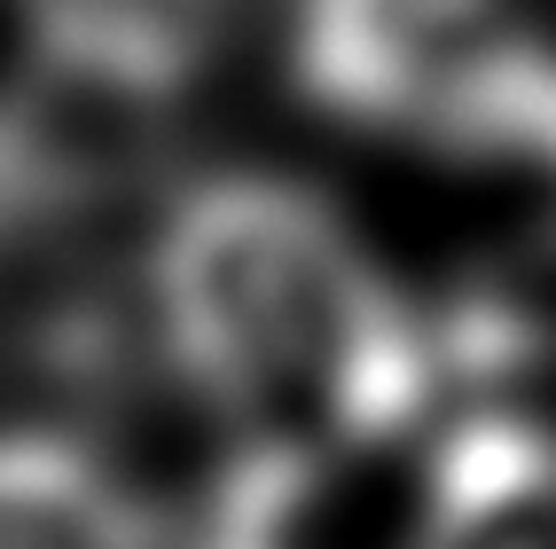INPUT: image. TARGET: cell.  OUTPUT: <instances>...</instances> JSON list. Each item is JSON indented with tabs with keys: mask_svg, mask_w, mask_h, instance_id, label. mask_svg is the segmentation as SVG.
Wrapping results in <instances>:
<instances>
[{
	"mask_svg": "<svg viewBox=\"0 0 556 549\" xmlns=\"http://www.w3.org/2000/svg\"><path fill=\"white\" fill-rule=\"evenodd\" d=\"M150 307L180 385L258 456H377L431 400L424 322L384 251L299 180H197L157 228Z\"/></svg>",
	"mask_w": 556,
	"mask_h": 549,
	"instance_id": "obj_1",
	"label": "cell"
},
{
	"mask_svg": "<svg viewBox=\"0 0 556 549\" xmlns=\"http://www.w3.org/2000/svg\"><path fill=\"white\" fill-rule=\"evenodd\" d=\"M407 549H556V424H447L407 519Z\"/></svg>",
	"mask_w": 556,
	"mask_h": 549,
	"instance_id": "obj_2",
	"label": "cell"
},
{
	"mask_svg": "<svg viewBox=\"0 0 556 549\" xmlns=\"http://www.w3.org/2000/svg\"><path fill=\"white\" fill-rule=\"evenodd\" d=\"M24 40L94 95H173L219 48L228 0H16Z\"/></svg>",
	"mask_w": 556,
	"mask_h": 549,
	"instance_id": "obj_3",
	"label": "cell"
},
{
	"mask_svg": "<svg viewBox=\"0 0 556 549\" xmlns=\"http://www.w3.org/2000/svg\"><path fill=\"white\" fill-rule=\"evenodd\" d=\"M0 549H141L134 502L63 439H0Z\"/></svg>",
	"mask_w": 556,
	"mask_h": 549,
	"instance_id": "obj_4",
	"label": "cell"
}]
</instances>
